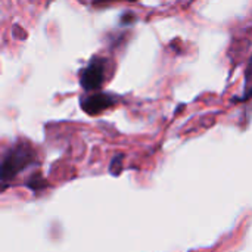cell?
Wrapping results in <instances>:
<instances>
[{"instance_id": "cell-1", "label": "cell", "mask_w": 252, "mask_h": 252, "mask_svg": "<svg viewBox=\"0 0 252 252\" xmlns=\"http://www.w3.org/2000/svg\"><path fill=\"white\" fill-rule=\"evenodd\" d=\"M34 155L30 146L19 145L10 149L0 162V180L9 182L30 165Z\"/></svg>"}, {"instance_id": "cell-2", "label": "cell", "mask_w": 252, "mask_h": 252, "mask_svg": "<svg viewBox=\"0 0 252 252\" xmlns=\"http://www.w3.org/2000/svg\"><path fill=\"white\" fill-rule=\"evenodd\" d=\"M105 65L103 61H93L81 74V86L84 90H97L103 84Z\"/></svg>"}, {"instance_id": "cell-3", "label": "cell", "mask_w": 252, "mask_h": 252, "mask_svg": "<svg viewBox=\"0 0 252 252\" xmlns=\"http://www.w3.org/2000/svg\"><path fill=\"white\" fill-rule=\"evenodd\" d=\"M114 99L106 94V93H94L92 96L83 97L81 100V106L84 109V112L90 114V115H96L105 109H108L109 106H112Z\"/></svg>"}, {"instance_id": "cell-4", "label": "cell", "mask_w": 252, "mask_h": 252, "mask_svg": "<svg viewBox=\"0 0 252 252\" xmlns=\"http://www.w3.org/2000/svg\"><path fill=\"white\" fill-rule=\"evenodd\" d=\"M121 157H117L114 161H112V164H111V173L114 174V176H118V173H120V170H121Z\"/></svg>"}, {"instance_id": "cell-5", "label": "cell", "mask_w": 252, "mask_h": 252, "mask_svg": "<svg viewBox=\"0 0 252 252\" xmlns=\"http://www.w3.org/2000/svg\"><path fill=\"white\" fill-rule=\"evenodd\" d=\"M96 1H106V0H96ZM128 1H136V0H128Z\"/></svg>"}]
</instances>
